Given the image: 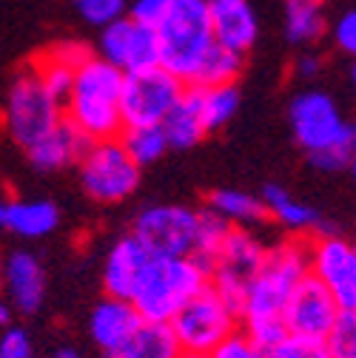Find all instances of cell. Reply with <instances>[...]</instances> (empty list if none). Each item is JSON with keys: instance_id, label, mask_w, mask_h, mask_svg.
I'll return each instance as SVG.
<instances>
[{"instance_id": "cell-1", "label": "cell", "mask_w": 356, "mask_h": 358, "mask_svg": "<svg viewBox=\"0 0 356 358\" xmlns=\"http://www.w3.org/2000/svg\"><path fill=\"white\" fill-rule=\"evenodd\" d=\"M308 276V239L291 236L274 248H265L262 264L254 273L242 307L240 322L242 336L262 352L285 336L282 307L291 290Z\"/></svg>"}, {"instance_id": "cell-20", "label": "cell", "mask_w": 356, "mask_h": 358, "mask_svg": "<svg viewBox=\"0 0 356 358\" xmlns=\"http://www.w3.org/2000/svg\"><path fill=\"white\" fill-rule=\"evenodd\" d=\"M168 148H194L197 143H203L208 134L203 125V114H200V88L197 85H186L183 97L174 103V108L165 114V120L160 122Z\"/></svg>"}, {"instance_id": "cell-11", "label": "cell", "mask_w": 356, "mask_h": 358, "mask_svg": "<svg viewBox=\"0 0 356 358\" xmlns=\"http://www.w3.org/2000/svg\"><path fill=\"white\" fill-rule=\"evenodd\" d=\"M197 228V210L183 205H149L135 219V236L149 256L171 259V256H191Z\"/></svg>"}, {"instance_id": "cell-32", "label": "cell", "mask_w": 356, "mask_h": 358, "mask_svg": "<svg viewBox=\"0 0 356 358\" xmlns=\"http://www.w3.org/2000/svg\"><path fill=\"white\" fill-rule=\"evenodd\" d=\"M325 344L334 358H356V310H339Z\"/></svg>"}, {"instance_id": "cell-4", "label": "cell", "mask_w": 356, "mask_h": 358, "mask_svg": "<svg viewBox=\"0 0 356 358\" xmlns=\"http://www.w3.org/2000/svg\"><path fill=\"white\" fill-rule=\"evenodd\" d=\"M208 285V271L191 256H171V259H149L146 271L131 293V307L140 313L143 322L168 324L180 307L194 299Z\"/></svg>"}, {"instance_id": "cell-22", "label": "cell", "mask_w": 356, "mask_h": 358, "mask_svg": "<svg viewBox=\"0 0 356 358\" xmlns=\"http://www.w3.org/2000/svg\"><path fill=\"white\" fill-rule=\"evenodd\" d=\"M106 358H183L174 333L163 322H140L120 347L109 350Z\"/></svg>"}, {"instance_id": "cell-36", "label": "cell", "mask_w": 356, "mask_h": 358, "mask_svg": "<svg viewBox=\"0 0 356 358\" xmlns=\"http://www.w3.org/2000/svg\"><path fill=\"white\" fill-rule=\"evenodd\" d=\"M0 358H32V338L23 327H6L0 336Z\"/></svg>"}, {"instance_id": "cell-35", "label": "cell", "mask_w": 356, "mask_h": 358, "mask_svg": "<svg viewBox=\"0 0 356 358\" xmlns=\"http://www.w3.org/2000/svg\"><path fill=\"white\" fill-rule=\"evenodd\" d=\"M205 358H262V352L237 330L234 336H228L222 344H217Z\"/></svg>"}, {"instance_id": "cell-9", "label": "cell", "mask_w": 356, "mask_h": 358, "mask_svg": "<svg viewBox=\"0 0 356 358\" xmlns=\"http://www.w3.org/2000/svg\"><path fill=\"white\" fill-rule=\"evenodd\" d=\"M262 256H265V245L259 242V236H254L248 228H231V234L226 236V242H222V248L217 250V256L208 267L211 290L226 301L237 316H240L245 290L262 264Z\"/></svg>"}, {"instance_id": "cell-28", "label": "cell", "mask_w": 356, "mask_h": 358, "mask_svg": "<svg viewBox=\"0 0 356 358\" xmlns=\"http://www.w3.org/2000/svg\"><path fill=\"white\" fill-rule=\"evenodd\" d=\"M242 71V55L237 52H228V49H222V46H214L208 49V55L203 57L191 85L197 88H211V85H234L237 77Z\"/></svg>"}, {"instance_id": "cell-26", "label": "cell", "mask_w": 356, "mask_h": 358, "mask_svg": "<svg viewBox=\"0 0 356 358\" xmlns=\"http://www.w3.org/2000/svg\"><path fill=\"white\" fill-rule=\"evenodd\" d=\"M120 145L125 148V154L131 157L137 168L154 165L165 151H168V140L160 125H140V128H123L120 134Z\"/></svg>"}, {"instance_id": "cell-7", "label": "cell", "mask_w": 356, "mask_h": 358, "mask_svg": "<svg viewBox=\"0 0 356 358\" xmlns=\"http://www.w3.org/2000/svg\"><path fill=\"white\" fill-rule=\"evenodd\" d=\"M291 128L302 151L320 154L331 148H353L356 131L325 92H302L291 103Z\"/></svg>"}, {"instance_id": "cell-41", "label": "cell", "mask_w": 356, "mask_h": 358, "mask_svg": "<svg viewBox=\"0 0 356 358\" xmlns=\"http://www.w3.org/2000/svg\"><path fill=\"white\" fill-rule=\"evenodd\" d=\"M6 208H9V199L0 194V228H4V222H6Z\"/></svg>"}, {"instance_id": "cell-12", "label": "cell", "mask_w": 356, "mask_h": 358, "mask_svg": "<svg viewBox=\"0 0 356 358\" xmlns=\"http://www.w3.org/2000/svg\"><path fill=\"white\" fill-rule=\"evenodd\" d=\"M308 273L339 304L356 310V250L339 234H320L308 242Z\"/></svg>"}, {"instance_id": "cell-40", "label": "cell", "mask_w": 356, "mask_h": 358, "mask_svg": "<svg viewBox=\"0 0 356 358\" xmlns=\"http://www.w3.org/2000/svg\"><path fill=\"white\" fill-rule=\"evenodd\" d=\"M0 324L12 327V304H0Z\"/></svg>"}, {"instance_id": "cell-24", "label": "cell", "mask_w": 356, "mask_h": 358, "mask_svg": "<svg viewBox=\"0 0 356 358\" xmlns=\"http://www.w3.org/2000/svg\"><path fill=\"white\" fill-rule=\"evenodd\" d=\"M208 208L222 216L234 228H256L262 225L268 213L259 196L248 194V191H237V188H219L208 196Z\"/></svg>"}, {"instance_id": "cell-17", "label": "cell", "mask_w": 356, "mask_h": 358, "mask_svg": "<svg viewBox=\"0 0 356 358\" xmlns=\"http://www.w3.org/2000/svg\"><path fill=\"white\" fill-rule=\"evenodd\" d=\"M149 253L146 248L135 239V236H123L120 242H114V248L106 256L103 264V287L111 299H131L135 293L146 264H149Z\"/></svg>"}, {"instance_id": "cell-6", "label": "cell", "mask_w": 356, "mask_h": 358, "mask_svg": "<svg viewBox=\"0 0 356 358\" xmlns=\"http://www.w3.org/2000/svg\"><path fill=\"white\" fill-rule=\"evenodd\" d=\"M60 120H63V106L40 85V80L32 71H23L12 83L4 108V128L12 137V143L26 151L37 140L46 137Z\"/></svg>"}, {"instance_id": "cell-30", "label": "cell", "mask_w": 356, "mask_h": 358, "mask_svg": "<svg viewBox=\"0 0 356 358\" xmlns=\"http://www.w3.org/2000/svg\"><path fill=\"white\" fill-rule=\"evenodd\" d=\"M29 71H32V74L40 80V85L46 88V92L63 106V100H66V94H69V88H71V80H74V69H69L66 63L55 60V57L46 52V55H40V57L32 63Z\"/></svg>"}, {"instance_id": "cell-16", "label": "cell", "mask_w": 356, "mask_h": 358, "mask_svg": "<svg viewBox=\"0 0 356 358\" xmlns=\"http://www.w3.org/2000/svg\"><path fill=\"white\" fill-rule=\"evenodd\" d=\"M214 43L228 52L245 55L259 34V20L248 0H205Z\"/></svg>"}, {"instance_id": "cell-13", "label": "cell", "mask_w": 356, "mask_h": 358, "mask_svg": "<svg viewBox=\"0 0 356 358\" xmlns=\"http://www.w3.org/2000/svg\"><path fill=\"white\" fill-rule=\"evenodd\" d=\"M336 316H339V304L334 301V296L308 273L291 290V296L282 307V327L288 336L325 341Z\"/></svg>"}, {"instance_id": "cell-39", "label": "cell", "mask_w": 356, "mask_h": 358, "mask_svg": "<svg viewBox=\"0 0 356 358\" xmlns=\"http://www.w3.org/2000/svg\"><path fill=\"white\" fill-rule=\"evenodd\" d=\"M320 71H322V63H320L317 55H302L296 60V74L302 80H314V77H320Z\"/></svg>"}, {"instance_id": "cell-44", "label": "cell", "mask_w": 356, "mask_h": 358, "mask_svg": "<svg viewBox=\"0 0 356 358\" xmlns=\"http://www.w3.org/2000/svg\"><path fill=\"white\" fill-rule=\"evenodd\" d=\"M183 358H205V355H191V352H183Z\"/></svg>"}, {"instance_id": "cell-38", "label": "cell", "mask_w": 356, "mask_h": 358, "mask_svg": "<svg viewBox=\"0 0 356 358\" xmlns=\"http://www.w3.org/2000/svg\"><path fill=\"white\" fill-rule=\"evenodd\" d=\"M334 43L345 55L356 52V15L353 12H345L342 17H336V23H334Z\"/></svg>"}, {"instance_id": "cell-10", "label": "cell", "mask_w": 356, "mask_h": 358, "mask_svg": "<svg viewBox=\"0 0 356 358\" xmlns=\"http://www.w3.org/2000/svg\"><path fill=\"white\" fill-rule=\"evenodd\" d=\"M186 85L160 66L123 74L120 88V114L125 128L160 125L174 103L183 97Z\"/></svg>"}, {"instance_id": "cell-43", "label": "cell", "mask_w": 356, "mask_h": 358, "mask_svg": "<svg viewBox=\"0 0 356 358\" xmlns=\"http://www.w3.org/2000/svg\"><path fill=\"white\" fill-rule=\"evenodd\" d=\"M0 290H4V264H0Z\"/></svg>"}, {"instance_id": "cell-5", "label": "cell", "mask_w": 356, "mask_h": 358, "mask_svg": "<svg viewBox=\"0 0 356 358\" xmlns=\"http://www.w3.org/2000/svg\"><path fill=\"white\" fill-rule=\"evenodd\" d=\"M168 327L183 352L208 355L217 344L240 330V316L211 290V285H205L194 299L180 307Z\"/></svg>"}, {"instance_id": "cell-42", "label": "cell", "mask_w": 356, "mask_h": 358, "mask_svg": "<svg viewBox=\"0 0 356 358\" xmlns=\"http://www.w3.org/2000/svg\"><path fill=\"white\" fill-rule=\"evenodd\" d=\"M57 358H80V355H77L74 350H60V352H57Z\"/></svg>"}, {"instance_id": "cell-14", "label": "cell", "mask_w": 356, "mask_h": 358, "mask_svg": "<svg viewBox=\"0 0 356 358\" xmlns=\"http://www.w3.org/2000/svg\"><path fill=\"white\" fill-rule=\"evenodd\" d=\"M100 60H106L109 66H114L123 74L157 66V34H154V29L140 26L131 17H120L109 26H103Z\"/></svg>"}, {"instance_id": "cell-19", "label": "cell", "mask_w": 356, "mask_h": 358, "mask_svg": "<svg viewBox=\"0 0 356 358\" xmlns=\"http://www.w3.org/2000/svg\"><path fill=\"white\" fill-rule=\"evenodd\" d=\"M140 322H143L140 313L131 307V301L106 296V299L92 310V319H88V333H92L95 344H97L103 352H109V350L120 347L131 333H135Z\"/></svg>"}, {"instance_id": "cell-29", "label": "cell", "mask_w": 356, "mask_h": 358, "mask_svg": "<svg viewBox=\"0 0 356 358\" xmlns=\"http://www.w3.org/2000/svg\"><path fill=\"white\" fill-rule=\"evenodd\" d=\"M240 108V88L237 85H211L200 88V114L205 134L219 131Z\"/></svg>"}, {"instance_id": "cell-45", "label": "cell", "mask_w": 356, "mask_h": 358, "mask_svg": "<svg viewBox=\"0 0 356 358\" xmlns=\"http://www.w3.org/2000/svg\"><path fill=\"white\" fill-rule=\"evenodd\" d=\"M32 358H34V355H32Z\"/></svg>"}, {"instance_id": "cell-33", "label": "cell", "mask_w": 356, "mask_h": 358, "mask_svg": "<svg viewBox=\"0 0 356 358\" xmlns=\"http://www.w3.org/2000/svg\"><path fill=\"white\" fill-rule=\"evenodd\" d=\"M80 17L92 26H109L125 17V0H74Z\"/></svg>"}, {"instance_id": "cell-31", "label": "cell", "mask_w": 356, "mask_h": 358, "mask_svg": "<svg viewBox=\"0 0 356 358\" xmlns=\"http://www.w3.org/2000/svg\"><path fill=\"white\" fill-rule=\"evenodd\" d=\"M262 358H334L325 341L302 338V336H282L277 344L262 350Z\"/></svg>"}, {"instance_id": "cell-15", "label": "cell", "mask_w": 356, "mask_h": 358, "mask_svg": "<svg viewBox=\"0 0 356 358\" xmlns=\"http://www.w3.org/2000/svg\"><path fill=\"white\" fill-rule=\"evenodd\" d=\"M4 290L18 313L34 316L46 301V267L40 264L34 253L15 250L4 262Z\"/></svg>"}, {"instance_id": "cell-8", "label": "cell", "mask_w": 356, "mask_h": 358, "mask_svg": "<svg viewBox=\"0 0 356 358\" xmlns=\"http://www.w3.org/2000/svg\"><path fill=\"white\" fill-rule=\"evenodd\" d=\"M140 171L120 140L92 143L80 157V182L83 191L100 205L125 202L140 185Z\"/></svg>"}, {"instance_id": "cell-27", "label": "cell", "mask_w": 356, "mask_h": 358, "mask_svg": "<svg viewBox=\"0 0 356 358\" xmlns=\"http://www.w3.org/2000/svg\"><path fill=\"white\" fill-rule=\"evenodd\" d=\"M234 225H228L222 216H217L211 208L197 210V228H194V245H191V259L200 262L205 271L211 267L217 250L222 248L226 236L231 234Z\"/></svg>"}, {"instance_id": "cell-34", "label": "cell", "mask_w": 356, "mask_h": 358, "mask_svg": "<svg viewBox=\"0 0 356 358\" xmlns=\"http://www.w3.org/2000/svg\"><path fill=\"white\" fill-rule=\"evenodd\" d=\"M174 0H135L128 6V17L140 23V26H149V29H157V23L168 15Z\"/></svg>"}, {"instance_id": "cell-3", "label": "cell", "mask_w": 356, "mask_h": 358, "mask_svg": "<svg viewBox=\"0 0 356 358\" xmlns=\"http://www.w3.org/2000/svg\"><path fill=\"white\" fill-rule=\"evenodd\" d=\"M157 66L191 85L203 57L214 46L205 0H174L168 15L157 23Z\"/></svg>"}, {"instance_id": "cell-25", "label": "cell", "mask_w": 356, "mask_h": 358, "mask_svg": "<svg viewBox=\"0 0 356 358\" xmlns=\"http://www.w3.org/2000/svg\"><path fill=\"white\" fill-rule=\"evenodd\" d=\"M325 31V0H285V34L296 46L320 40Z\"/></svg>"}, {"instance_id": "cell-37", "label": "cell", "mask_w": 356, "mask_h": 358, "mask_svg": "<svg viewBox=\"0 0 356 358\" xmlns=\"http://www.w3.org/2000/svg\"><path fill=\"white\" fill-rule=\"evenodd\" d=\"M49 55H52L55 60L66 63V66L74 69V71H77L88 57H95L92 49H88L85 43H80V40H63V43H57L55 49H49Z\"/></svg>"}, {"instance_id": "cell-2", "label": "cell", "mask_w": 356, "mask_h": 358, "mask_svg": "<svg viewBox=\"0 0 356 358\" xmlns=\"http://www.w3.org/2000/svg\"><path fill=\"white\" fill-rule=\"evenodd\" d=\"M120 88L123 71L100 57H88L74 71L71 88L63 100V120L71 122L88 143L117 140L125 128L120 114Z\"/></svg>"}, {"instance_id": "cell-18", "label": "cell", "mask_w": 356, "mask_h": 358, "mask_svg": "<svg viewBox=\"0 0 356 358\" xmlns=\"http://www.w3.org/2000/svg\"><path fill=\"white\" fill-rule=\"evenodd\" d=\"M88 145L92 143H88L71 122L60 120L46 137L37 140L32 148H26V154H29V162L40 171H60V168L80 162V157L85 154Z\"/></svg>"}, {"instance_id": "cell-21", "label": "cell", "mask_w": 356, "mask_h": 358, "mask_svg": "<svg viewBox=\"0 0 356 358\" xmlns=\"http://www.w3.org/2000/svg\"><path fill=\"white\" fill-rule=\"evenodd\" d=\"M262 205H265V213L274 216L285 231H291L294 236H302V234H310L317 236L322 234V219H320V210H314L310 205L294 199L282 185H268L262 191Z\"/></svg>"}, {"instance_id": "cell-23", "label": "cell", "mask_w": 356, "mask_h": 358, "mask_svg": "<svg viewBox=\"0 0 356 358\" xmlns=\"http://www.w3.org/2000/svg\"><path fill=\"white\" fill-rule=\"evenodd\" d=\"M60 225V208L52 199H9L4 228L23 236L40 239Z\"/></svg>"}]
</instances>
